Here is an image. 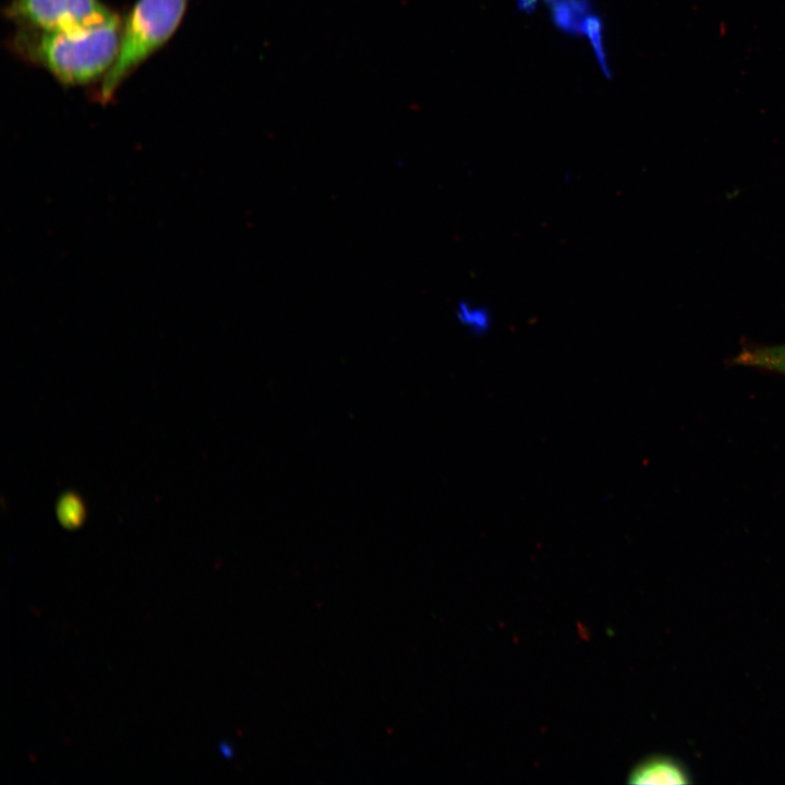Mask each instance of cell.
<instances>
[{"label":"cell","mask_w":785,"mask_h":785,"mask_svg":"<svg viewBox=\"0 0 785 785\" xmlns=\"http://www.w3.org/2000/svg\"><path fill=\"white\" fill-rule=\"evenodd\" d=\"M122 26L116 14L97 26L73 32L19 27L9 44L22 59L44 68L60 83L81 85L102 78L111 68Z\"/></svg>","instance_id":"obj_1"},{"label":"cell","mask_w":785,"mask_h":785,"mask_svg":"<svg viewBox=\"0 0 785 785\" xmlns=\"http://www.w3.org/2000/svg\"><path fill=\"white\" fill-rule=\"evenodd\" d=\"M189 0H137L122 26L118 56L104 75L97 99L106 104L119 86L178 28Z\"/></svg>","instance_id":"obj_2"},{"label":"cell","mask_w":785,"mask_h":785,"mask_svg":"<svg viewBox=\"0 0 785 785\" xmlns=\"http://www.w3.org/2000/svg\"><path fill=\"white\" fill-rule=\"evenodd\" d=\"M4 13L19 27L62 32L87 29L117 14L99 0H10Z\"/></svg>","instance_id":"obj_3"},{"label":"cell","mask_w":785,"mask_h":785,"mask_svg":"<svg viewBox=\"0 0 785 785\" xmlns=\"http://www.w3.org/2000/svg\"><path fill=\"white\" fill-rule=\"evenodd\" d=\"M629 784H688L691 777L686 765L666 754H651L639 761L629 772Z\"/></svg>","instance_id":"obj_4"},{"label":"cell","mask_w":785,"mask_h":785,"mask_svg":"<svg viewBox=\"0 0 785 785\" xmlns=\"http://www.w3.org/2000/svg\"><path fill=\"white\" fill-rule=\"evenodd\" d=\"M551 15L555 26L571 36L582 35V24L592 13L590 0H552Z\"/></svg>","instance_id":"obj_5"},{"label":"cell","mask_w":785,"mask_h":785,"mask_svg":"<svg viewBox=\"0 0 785 785\" xmlns=\"http://www.w3.org/2000/svg\"><path fill=\"white\" fill-rule=\"evenodd\" d=\"M458 324L473 336L487 334L493 326V315L486 305L470 300H460L455 307Z\"/></svg>","instance_id":"obj_6"},{"label":"cell","mask_w":785,"mask_h":785,"mask_svg":"<svg viewBox=\"0 0 785 785\" xmlns=\"http://www.w3.org/2000/svg\"><path fill=\"white\" fill-rule=\"evenodd\" d=\"M582 35L587 36L592 50L594 52L595 59L604 74V76L607 80L612 78V72L607 63V58L605 53L604 43H603V20L600 15L595 13H590L583 24H582Z\"/></svg>","instance_id":"obj_7"},{"label":"cell","mask_w":785,"mask_h":785,"mask_svg":"<svg viewBox=\"0 0 785 785\" xmlns=\"http://www.w3.org/2000/svg\"><path fill=\"white\" fill-rule=\"evenodd\" d=\"M60 523L68 529L80 527L85 519V507L82 499L72 493L61 496L57 505Z\"/></svg>","instance_id":"obj_8"},{"label":"cell","mask_w":785,"mask_h":785,"mask_svg":"<svg viewBox=\"0 0 785 785\" xmlns=\"http://www.w3.org/2000/svg\"><path fill=\"white\" fill-rule=\"evenodd\" d=\"M764 367L785 377V343L765 346L762 351Z\"/></svg>","instance_id":"obj_9"},{"label":"cell","mask_w":785,"mask_h":785,"mask_svg":"<svg viewBox=\"0 0 785 785\" xmlns=\"http://www.w3.org/2000/svg\"><path fill=\"white\" fill-rule=\"evenodd\" d=\"M539 0H517V9L520 12H524L527 14H532L535 11L536 4Z\"/></svg>","instance_id":"obj_10"}]
</instances>
